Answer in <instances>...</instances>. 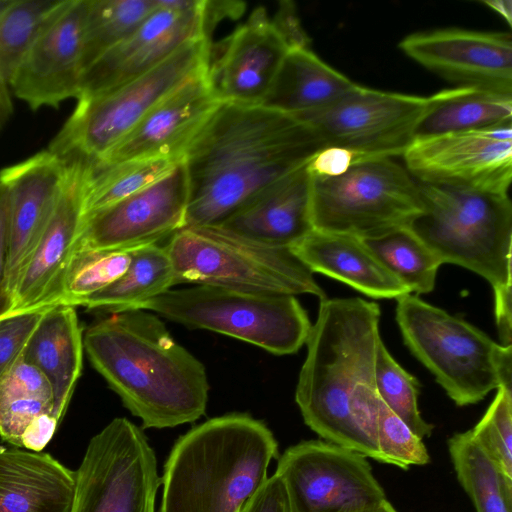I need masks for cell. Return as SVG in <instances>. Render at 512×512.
<instances>
[{
	"instance_id": "obj_7",
	"label": "cell",
	"mask_w": 512,
	"mask_h": 512,
	"mask_svg": "<svg viewBox=\"0 0 512 512\" xmlns=\"http://www.w3.org/2000/svg\"><path fill=\"white\" fill-rule=\"evenodd\" d=\"M211 47V38L192 40L141 76L77 99L73 113L47 149L65 161L98 162L159 102L208 69Z\"/></svg>"
},
{
	"instance_id": "obj_17",
	"label": "cell",
	"mask_w": 512,
	"mask_h": 512,
	"mask_svg": "<svg viewBox=\"0 0 512 512\" xmlns=\"http://www.w3.org/2000/svg\"><path fill=\"white\" fill-rule=\"evenodd\" d=\"M67 162L65 180L47 227L25 266L13 294L11 314L59 304L65 275L84 220V201L91 163Z\"/></svg>"
},
{
	"instance_id": "obj_28",
	"label": "cell",
	"mask_w": 512,
	"mask_h": 512,
	"mask_svg": "<svg viewBox=\"0 0 512 512\" xmlns=\"http://www.w3.org/2000/svg\"><path fill=\"white\" fill-rule=\"evenodd\" d=\"M512 124V93L476 86H456L428 96L415 140ZM414 140V141H415Z\"/></svg>"
},
{
	"instance_id": "obj_42",
	"label": "cell",
	"mask_w": 512,
	"mask_h": 512,
	"mask_svg": "<svg viewBox=\"0 0 512 512\" xmlns=\"http://www.w3.org/2000/svg\"><path fill=\"white\" fill-rule=\"evenodd\" d=\"M240 512H292L282 479L275 473L267 478Z\"/></svg>"
},
{
	"instance_id": "obj_45",
	"label": "cell",
	"mask_w": 512,
	"mask_h": 512,
	"mask_svg": "<svg viewBox=\"0 0 512 512\" xmlns=\"http://www.w3.org/2000/svg\"><path fill=\"white\" fill-rule=\"evenodd\" d=\"M6 0H0V9ZM10 82L0 68V133L13 114Z\"/></svg>"
},
{
	"instance_id": "obj_46",
	"label": "cell",
	"mask_w": 512,
	"mask_h": 512,
	"mask_svg": "<svg viewBox=\"0 0 512 512\" xmlns=\"http://www.w3.org/2000/svg\"><path fill=\"white\" fill-rule=\"evenodd\" d=\"M484 5L498 13L509 26L512 24V3L510 0H485Z\"/></svg>"
},
{
	"instance_id": "obj_36",
	"label": "cell",
	"mask_w": 512,
	"mask_h": 512,
	"mask_svg": "<svg viewBox=\"0 0 512 512\" xmlns=\"http://www.w3.org/2000/svg\"><path fill=\"white\" fill-rule=\"evenodd\" d=\"M374 385L381 401L418 437L432 434L433 425L422 418L418 408V380L391 356L383 341L377 349Z\"/></svg>"
},
{
	"instance_id": "obj_37",
	"label": "cell",
	"mask_w": 512,
	"mask_h": 512,
	"mask_svg": "<svg viewBox=\"0 0 512 512\" xmlns=\"http://www.w3.org/2000/svg\"><path fill=\"white\" fill-rule=\"evenodd\" d=\"M471 434L504 479L512 484V386L501 385Z\"/></svg>"
},
{
	"instance_id": "obj_2",
	"label": "cell",
	"mask_w": 512,
	"mask_h": 512,
	"mask_svg": "<svg viewBox=\"0 0 512 512\" xmlns=\"http://www.w3.org/2000/svg\"><path fill=\"white\" fill-rule=\"evenodd\" d=\"M83 346L91 365L143 428H171L205 414L206 369L155 313L109 314L85 330Z\"/></svg>"
},
{
	"instance_id": "obj_3",
	"label": "cell",
	"mask_w": 512,
	"mask_h": 512,
	"mask_svg": "<svg viewBox=\"0 0 512 512\" xmlns=\"http://www.w3.org/2000/svg\"><path fill=\"white\" fill-rule=\"evenodd\" d=\"M380 307L360 297L323 298L306 340L295 401L321 438L381 462L353 415L361 388L374 384Z\"/></svg>"
},
{
	"instance_id": "obj_30",
	"label": "cell",
	"mask_w": 512,
	"mask_h": 512,
	"mask_svg": "<svg viewBox=\"0 0 512 512\" xmlns=\"http://www.w3.org/2000/svg\"><path fill=\"white\" fill-rule=\"evenodd\" d=\"M448 450L457 479L476 512H512V484L486 456L470 430L452 435Z\"/></svg>"
},
{
	"instance_id": "obj_13",
	"label": "cell",
	"mask_w": 512,
	"mask_h": 512,
	"mask_svg": "<svg viewBox=\"0 0 512 512\" xmlns=\"http://www.w3.org/2000/svg\"><path fill=\"white\" fill-rule=\"evenodd\" d=\"M292 512H341L386 499L366 456L323 440L302 441L278 458Z\"/></svg>"
},
{
	"instance_id": "obj_40",
	"label": "cell",
	"mask_w": 512,
	"mask_h": 512,
	"mask_svg": "<svg viewBox=\"0 0 512 512\" xmlns=\"http://www.w3.org/2000/svg\"><path fill=\"white\" fill-rule=\"evenodd\" d=\"M47 309H35L0 318V378L21 357Z\"/></svg>"
},
{
	"instance_id": "obj_16",
	"label": "cell",
	"mask_w": 512,
	"mask_h": 512,
	"mask_svg": "<svg viewBox=\"0 0 512 512\" xmlns=\"http://www.w3.org/2000/svg\"><path fill=\"white\" fill-rule=\"evenodd\" d=\"M204 1L156 0V9L134 32L84 71L78 99L133 80L156 67L184 44L208 37L204 27Z\"/></svg>"
},
{
	"instance_id": "obj_5",
	"label": "cell",
	"mask_w": 512,
	"mask_h": 512,
	"mask_svg": "<svg viewBox=\"0 0 512 512\" xmlns=\"http://www.w3.org/2000/svg\"><path fill=\"white\" fill-rule=\"evenodd\" d=\"M419 183L424 212L409 228L443 263L489 282L500 343L512 340V203L508 194Z\"/></svg>"
},
{
	"instance_id": "obj_29",
	"label": "cell",
	"mask_w": 512,
	"mask_h": 512,
	"mask_svg": "<svg viewBox=\"0 0 512 512\" xmlns=\"http://www.w3.org/2000/svg\"><path fill=\"white\" fill-rule=\"evenodd\" d=\"M174 285V268L165 245H146L133 250L130 265L121 277L85 299L81 306L108 314L135 310Z\"/></svg>"
},
{
	"instance_id": "obj_21",
	"label": "cell",
	"mask_w": 512,
	"mask_h": 512,
	"mask_svg": "<svg viewBox=\"0 0 512 512\" xmlns=\"http://www.w3.org/2000/svg\"><path fill=\"white\" fill-rule=\"evenodd\" d=\"M222 102L208 69L193 77L150 110L96 165L184 155Z\"/></svg>"
},
{
	"instance_id": "obj_22",
	"label": "cell",
	"mask_w": 512,
	"mask_h": 512,
	"mask_svg": "<svg viewBox=\"0 0 512 512\" xmlns=\"http://www.w3.org/2000/svg\"><path fill=\"white\" fill-rule=\"evenodd\" d=\"M67 162L48 149L0 170L9 192L10 239L7 285L12 296L52 216Z\"/></svg>"
},
{
	"instance_id": "obj_15",
	"label": "cell",
	"mask_w": 512,
	"mask_h": 512,
	"mask_svg": "<svg viewBox=\"0 0 512 512\" xmlns=\"http://www.w3.org/2000/svg\"><path fill=\"white\" fill-rule=\"evenodd\" d=\"M188 181L183 160L148 187L84 217L76 250H133L184 228Z\"/></svg>"
},
{
	"instance_id": "obj_6",
	"label": "cell",
	"mask_w": 512,
	"mask_h": 512,
	"mask_svg": "<svg viewBox=\"0 0 512 512\" xmlns=\"http://www.w3.org/2000/svg\"><path fill=\"white\" fill-rule=\"evenodd\" d=\"M396 300V322L405 345L456 405L475 404L501 385L512 386V345L495 342L412 293Z\"/></svg>"
},
{
	"instance_id": "obj_9",
	"label": "cell",
	"mask_w": 512,
	"mask_h": 512,
	"mask_svg": "<svg viewBox=\"0 0 512 512\" xmlns=\"http://www.w3.org/2000/svg\"><path fill=\"white\" fill-rule=\"evenodd\" d=\"M137 309L189 328L231 336L276 355L297 352L306 343L312 326L293 295L205 284L170 289Z\"/></svg>"
},
{
	"instance_id": "obj_1",
	"label": "cell",
	"mask_w": 512,
	"mask_h": 512,
	"mask_svg": "<svg viewBox=\"0 0 512 512\" xmlns=\"http://www.w3.org/2000/svg\"><path fill=\"white\" fill-rule=\"evenodd\" d=\"M325 147L299 119L262 105L222 102L188 147L186 227L218 226Z\"/></svg>"
},
{
	"instance_id": "obj_11",
	"label": "cell",
	"mask_w": 512,
	"mask_h": 512,
	"mask_svg": "<svg viewBox=\"0 0 512 512\" xmlns=\"http://www.w3.org/2000/svg\"><path fill=\"white\" fill-rule=\"evenodd\" d=\"M160 485L156 455L142 430L115 418L87 445L69 512H155Z\"/></svg>"
},
{
	"instance_id": "obj_47",
	"label": "cell",
	"mask_w": 512,
	"mask_h": 512,
	"mask_svg": "<svg viewBox=\"0 0 512 512\" xmlns=\"http://www.w3.org/2000/svg\"><path fill=\"white\" fill-rule=\"evenodd\" d=\"M341 512H398L393 505L387 500H383L379 503L366 505L362 507L350 508Z\"/></svg>"
},
{
	"instance_id": "obj_32",
	"label": "cell",
	"mask_w": 512,
	"mask_h": 512,
	"mask_svg": "<svg viewBox=\"0 0 512 512\" xmlns=\"http://www.w3.org/2000/svg\"><path fill=\"white\" fill-rule=\"evenodd\" d=\"M362 240L410 293L426 294L433 291L442 263L409 227Z\"/></svg>"
},
{
	"instance_id": "obj_43",
	"label": "cell",
	"mask_w": 512,
	"mask_h": 512,
	"mask_svg": "<svg viewBox=\"0 0 512 512\" xmlns=\"http://www.w3.org/2000/svg\"><path fill=\"white\" fill-rule=\"evenodd\" d=\"M357 159L345 148L325 146L310 159L307 168L314 178H331L344 174Z\"/></svg>"
},
{
	"instance_id": "obj_18",
	"label": "cell",
	"mask_w": 512,
	"mask_h": 512,
	"mask_svg": "<svg viewBox=\"0 0 512 512\" xmlns=\"http://www.w3.org/2000/svg\"><path fill=\"white\" fill-rule=\"evenodd\" d=\"M400 50L422 67L457 86L512 93V35L458 27L414 32Z\"/></svg>"
},
{
	"instance_id": "obj_25",
	"label": "cell",
	"mask_w": 512,
	"mask_h": 512,
	"mask_svg": "<svg viewBox=\"0 0 512 512\" xmlns=\"http://www.w3.org/2000/svg\"><path fill=\"white\" fill-rule=\"evenodd\" d=\"M290 249L312 273L339 280L367 296L396 299L410 293L356 236L313 230Z\"/></svg>"
},
{
	"instance_id": "obj_41",
	"label": "cell",
	"mask_w": 512,
	"mask_h": 512,
	"mask_svg": "<svg viewBox=\"0 0 512 512\" xmlns=\"http://www.w3.org/2000/svg\"><path fill=\"white\" fill-rule=\"evenodd\" d=\"M10 239V203L7 187L0 182V318L11 314L12 296L7 285Z\"/></svg>"
},
{
	"instance_id": "obj_8",
	"label": "cell",
	"mask_w": 512,
	"mask_h": 512,
	"mask_svg": "<svg viewBox=\"0 0 512 512\" xmlns=\"http://www.w3.org/2000/svg\"><path fill=\"white\" fill-rule=\"evenodd\" d=\"M176 284H205L323 299L313 273L290 248L266 246L218 226L186 227L165 245Z\"/></svg>"
},
{
	"instance_id": "obj_35",
	"label": "cell",
	"mask_w": 512,
	"mask_h": 512,
	"mask_svg": "<svg viewBox=\"0 0 512 512\" xmlns=\"http://www.w3.org/2000/svg\"><path fill=\"white\" fill-rule=\"evenodd\" d=\"M133 250H75L58 305L81 306L111 285L128 269Z\"/></svg>"
},
{
	"instance_id": "obj_31",
	"label": "cell",
	"mask_w": 512,
	"mask_h": 512,
	"mask_svg": "<svg viewBox=\"0 0 512 512\" xmlns=\"http://www.w3.org/2000/svg\"><path fill=\"white\" fill-rule=\"evenodd\" d=\"M156 7V0H86L83 73L104 53L134 32Z\"/></svg>"
},
{
	"instance_id": "obj_38",
	"label": "cell",
	"mask_w": 512,
	"mask_h": 512,
	"mask_svg": "<svg viewBox=\"0 0 512 512\" xmlns=\"http://www.w3.org/2000/svg\"><path fill=\"white\" fill-rule=\"evenodd\" d=\"M422 440L380 399L376 443L382 463L405 470L428 464L430 457Z\"/></svg>"
},
{
	"instance_id": "obj_12",
	"label": "cell",
	"mask_w": 512,
	"mask_h": 512,
	"mask_svg": "<svg viewBox=\"0 0 512 512\" xmlns=\"http://www.w3.org/2000/svg\"><path fill=\"white\" fill-rule=\"evenodd\" d=\"M428 97L358 85L322 111L303 118L323 142L358 159L402 156L415 140Z\"/></svg>"
},
{
	"instance_id": "obj_26",
	"label": "cell",
	"mask_w": 512,
	"mask_h": 512,
	"mask_svg": "<svg viewBox=\"0 0 512 512\" xmlns=\"http://www.w3.org/2000/svg\"><path fill=\"white\" fill-rule=\"evenodd\" d=\"M83 349V330L75 307L56 305L46 310L22 354L48 379L53 393L52 413L59 421L81 375Z\"/></svg>"
},
{
	"instance_id": "obj_33",
	"label": "cell",
	"mask_w": 512,
	"mask_h": 512,
	"mask_svg": "<svg viewBox=\"0 0 512 512\" xmlns=\"http://www.w3.org/2000/svg\"><path fill=\"white\" fill-rule=\"evenodd\" d=\"M181 161L156 158L106 165L91 163L84 217L148 187L168 174Z\"/></svg>"
},
{
	"instance_id": "obj_39",
	"label": "cell",
	"mask_w": 512,
	"mask_h": 512,
	"mask_svg": "<svg viewBox=\"0 0 512 512\" xmlns=\"http://www.w3.org/2000/svg\"><path fill=\"white\" fill-rule=\"evenodd\" d=\"M22 398H36L53 405V393L48 379L21 355L0 378V408Z\"/></svg>"
},
{
	"instance_id": "obj_20",
	"label": "cell",
	"mask_w": 512,
	"mask_h": 512,
	"mask_svg": "<svg viewBox=\"0 0 512 512\" xmlns=\"http://www.w3.org/2000/svg\"><path fill=\"white\" fill-rule=\"evenodd\" d=\"M293 48L297 47L265 8H256L231 35L212 44L208 76L219 100L261 104Z\"/></svg>"
},
{
	"instance_id": "obj_24",
	"label": "cell",
	"mask_w": 512,
	"mask_h": 512,
	"mask_svg": "<svg viewBox=\"0 0 512 512\" xmlns=\"http://www.w3.org/2000/svg\"><path fill=\"white\" fill-rule=\"evenodd\" d=\"M74 485L51 454L0 445V512H69Z\"/></svg>"
},
{
	"instance_id": "obj_10",
	"label": "cell",
	"mask_w": 512,
	"mask_h": 512,
	"mask_svg": "<svg viewBox=\"0 0 512 512\" xmlns=\"http://www.w3.org/2000/svg\"><path fill=\"white\" fill-rule=\"evenodd\" d=\"M423 212L418 181L392 158L357 159L340 176L312 177L314 230L367 239L409 227Z\"/></svg>"
},
{
	"instance_id": "obj_23",
	"label": "cell",
	"mask_w": 512,
	"mask_h": 512,
	"mask_svg": "<svg viewBox=\"0 0 512 512\" xmlns=\"http://www.w3.org/2000/svg\"><path fill=\"white\" fill-rule=\"evenodd\" d=\"M307 164L260 191L218 227L271 247L300 242L314 230Z\"/></svg>"
},
{
	"instance_id": "obj_14",
	"label": "cell",
	"mask_w": 512,
	"mask_h": 512,
	"mask_svg": "<svg viewBox=\"0 0 512 512\" xmlns=\"http://www.w3.org/2000/svg\"><path fill=\"white\" fill-rule=\"evenodd\" d=\"M421 183L508 194L512 180V124L415 140L402 155Z\"/></svg>"
},
{
	"instance_id": "obj_27",
	"label": "cell",
	"mask_w": 512,
	"mask_h": 512,
	"mask_svg": "<svg viewBox=\"0 0 512 512\" xmlns=\"http://www.w3.org/2000/svg\"><path fill=\"white\" fill-rule=\"evenodd\" d=\"M357 86L309 47H297L285 56L260 105L302 120L328 108Z\"/></svg>"
},
{
	"instance_id": "obj_34",
	"label": "cell",
	"mask_w": 512,
	"mask_h": 512,
	"mask_svg": "<svg viewBox=\"0 0 512 512\" xmlns=\"http://www.w3.org/2000/svg\"><path fill=\"white\" fill-rule=\"evenodd\" d=\"M66 0H6L0 9V68L12 76L34 40Z\"/></svg>"
},
{
	"instance_id": "obj_44",
	"label": "cell",
	"mask_w": 512,
	"mask_h": 512,
	"mask_svg": "<svg viewBox=\"0 0 512 512\" xmlns=\"http://www.w3.org/2000/svg\"><path fill=\"white\" fill-rule=\"evenodd\" d=\"M245 9V4L235 1H204V27L210 38L213 28L223 18L239 17Z\"/></svg>"
},
{
	"instance_id": "obj_19",
	"label": "cell",
	"mask_w": 512,
	"mask_h": 512,
	"mask_svg": "<svg viewBox=\"0 0 512 512\" xmlns=\"http://www.w3.org/2000/svg\"><path fill=\"white\" fill-rule=\"evenodd\" d=\"M85 11L86 0H66L16 68L11 91L30 109L58 108L69 98L78 99Z\"/></svg>"
},
{
	"instance_id": "obj_4",
	"label": "cell",
	"mask_w": 512,
	"mask_h": 512,
	"mask_svg": "<svg viewBox=\"0 0 512 512\" xmlns=\"http://www.w3.org/2000/svg\"><path fill=\"white\" fill-rule=\"evenodd\" d=\"M278 456L271 430L249 414L209 419L174 443L159 512H240Z\"/></svg>"
}]
</instances>
